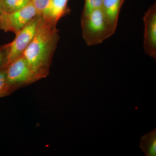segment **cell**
<instances>
[{
	"label": "cell",
	"mask_w": 156,
	"mask_h": 156,
	"mask_svg": "<svg viewBox=\"0 0 156 156\" xmlns=\"http://www.w3.org/2000/svg\"><path fill=\"white\" fill-rule=\"evenodd\" d=\"M57 23L41 17L32 41L23 56L38 80L46 77L59 40Z\"/></svg>",
	"instance_id": "cell-1"
},
{
	"label": "cell",
	"mask_w": 156,
	"mask_h": 156,
	"mask_svg": "<svg viewBox=\"0 0 156 156\" xmlns=\"http://www.w3.org/2000/svg\"><path fill=\"white\" fill-rule=\"evenodd\" d=\"M81 27L83 39L89 46L101 44L116 31L108 21L101 8L82 16Z\"/></svg>",
	"instance_id": "cell-2"
},
{
	"label": "cell",
	"mask_w": 156,
	"mask_h": 156,
	"mask_svg": "<svg viewBox=\"0 0 156 156\" xmlns=\"http://www.w3.org/2000/svg\"><path fill=\"white\" fill-rule=\"evenodd\" d=\"M41 18V16L37 15L16 34L13 41L9 44V51L4 69L22 56L34 37Z\"/></svg>",
	"instance_id": "cell-3"
},
{
	"label": "cell",
	"mask_w": 156,
	"mask_h": 156,
	"mask_svg": "<svg viewBox=\"0 0 156 156\" xmlns=\"http://www.w3.org/2000/svg\"><path fill=\"white\" fill-rule=\"evenodd\" d=\"M37 16V11L31 2L18 11L11 13L3 12L0 16V29L16 35Z\"/></svg>",
	"instance_id": "cell-4"
},
{
	"label": "cell",
	"mask_w": 156,
	"mask_h": 156,
	"mask_svg": "<svg viewBox=\"0 0 156 156\" xmlns=\"http://www.w3.org/2000/svg\"><path fill=\"white\" fill-rule=\"evenodd\" d=\"M5 69L7 86L9 90L38 80L23 55L11 62Z\"/></svg>",
	"instance_id": "cell-5"
},
{
	"label": "cell",
	"mask_w": 156,
	"mask_h": 156,
	"mask_svg": "<svg viewBox=\"0 0 156 156\" xmlns=\"http://www.w3.org/2000/svg\"><path fill=\"white\" fill-rule=\"evenodd\" d=\"M144 49L146 54L156 59V5H152L145 12Z\"/></svg>",
	"instance_id": "cell-6"
},
{
	"label": "cell",
	"mask_w": 156,
	"mask_h": 156,
	"mask_svg": "<svg viewBox=\"0 0 156 156\" xmlns=\"http://www.w3.org/2000/svg\"><path fill=\"white\" fill-rule=\"evenodd\" d=\"M125 0H102L101 9L109 23L116 30L119 15Z\"/></svg>",
	"instance_id": "cell-7"
},
{
	"label": "cell",
	"mask_w": 156,
	"mask_h": 156,
	"mask_svg": "<svg viewBox=\"0 0 156 156\" xmlns=\"http://www.w3.org/2000/svg\"><path fill=\"white\" fill-rule=\"evenodd\" d=\"M68 2V0H52L47 14L42 17L57 23L59 19L69 11Z\"/></svg>",
	"instance_id": "cell-8"
},
{
	"label": "cell",
	"mask_w": 156,
	"mask_h": 156,
	"mask_svg": "<svg viewBox=\"0 0 156 156\" xmlns=\"http://www.w3.org/2000/svg\"><path fill=\"white\" fill-rule=\"evenodd\" d=\"M140 147L146 156H156V128L143 136Z\"/></svg>",
	"instance_id": "cell-9"
},
{
	"label": "cell",
	"mask_w": 156,
	"mask_h": 156,
	"mask_svg": "<svg viewBox=\"0 0 156 156\" xmlns=\"http://www.w3.org/2000/svg\"><path fill=\"white\" fill-rule=\"evenodd\" d=\"M31 0H0L3 12L11 13L18 11L27 6Z\"/></svg>",
	"instance_id": "cell-10"
},
{
	"label": "cell",
	"mask_w": 156,
	"mask_h": 156,
	"mask_svg": "<svg viewBox=\"0 0 156 156\" xmlns=\"http://www.w3.org/2000/svg\"><path fill=\"white\" fill-rule=\"evenodd\" d=\"M52 0H31L32 4L37 11V16L44 17L46 14Z\"/></svg>",
	"instance_id": "cell-11"
},
{
	"label": "cell",
	"mask_w": 156,
	"mask_h": 156,
	"mask_svg": "<svg viewBox=\"0 0 156 156\" xmlns=\"http://www.w3.org/2000/svg\"><path fill=\"white\" fill-rule=\"evenodd\" d=\"M102 0H85L82 16H86L92 11L102 7Z\"/></svg>",
	"instance_id": "cell-12"
},
{
	"label": "cell",
	"mask_w": 156,
	"mask_h": 156,
	"mask_svg": "<svg viewBox=\"0 0 156 156\" xmlns=\"http://www.w3.org/2000/svg\"><path fill=\"white\" fill-rule=\"evenodd\" d=\"M9 87L7 86L5 69H0V97L9 92Z\"/></svg>",
	"instance_id": "cell-13"
},
{
	"label": "cell",
	"mask_w": 156,
	"mask_h": 156,
	"mask_svg": "<svg viewBox=\"0 0 156 156\" xmlns=\"http://www.w3.org/2000/svg\"><path fill=\"white\" fill-rule=\"evenodd\" d=\"M9 49V44L0 48V69H4L5 64Z\"/></svg>",
	"instance_id": "cell-14"
},
{
	"label": "cell",
	"mask_w": 156,
	"mask_h": 156,
	"mask_svg": "<svg viewBox=\"0 0 156 156\" xmlns=\"http://www.w3.org/2000/svg\"><path fill=\"white\" fill-rule=\"evenodd\" d=\"M3 12L2 8V5H1V3H0V16L2 14Z\"/></svg>",
	"instance_id": "cell-15"
}]
</instances>
